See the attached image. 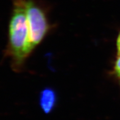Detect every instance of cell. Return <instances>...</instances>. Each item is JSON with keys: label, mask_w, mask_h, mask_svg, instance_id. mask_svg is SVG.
<instances>
[{"label": "cell", "mask_w": 120, "mask_h": 120, "mask_svg": "<svg viewBox=\"0 0 120 120\" xmlns=\"http://www.w3.org/2000/svg\"><path fill=\"white\" fill-rule=\"evenodd\" d=\"M56 92L51 88H45L40 93V105L45 113L48 114L53 110L56 105Z\"/></svg>", "instance_id": "cell-3"}, {"label": "cell", "mask_w": 120, "mask_h": 120, "mask_svg": "<svg viewBox=\"0 0 120 120\" xmlns=\"http://www.w3.org/2000/svg\"><path fill=\"white\" fill-rule=\"evenodd\" d=\"M115 71L119 77H120V54H118L115 65Z\"/></svg>", "instance_id": "cell-4"}, {"label": "cell", "mask_w": 120, "mask_h": 120, "mask_svg": "<svg viewBox=\"0 0 120 120\" xmlns=\"http://www.w3.org/2000/svg\"><path fill=\"white\" fill-rule=\"evenodd\" d=\"M117 48H118V54H120V34L117 40Z\"/></svg>", "instance_id": "cell-5"}, {"label": "cell", "mask_w": 120, "mask_h": 120, "mask_svg": "<svg viewBox=\"0 0 120 120\" xmlns=\"http://www.w3.org/2000/svg\"><path fill=\"white\" fill-rule=\"evenodd\" d=\"M9 44L15 63L20 65L33 49L30 37L26 1L16 0L9 24Z\"/></svg>", "instance_id": "cell-1"}, {"label": "cell", "mask_w": 120, "mask_h": 120, "mask_svg": "<svg viewBox=\"0 0 120 120\" xmlns=\"http://www.w3.org/2000/svg\"><path fill=\"white\" fill-rule=\"evenodd\" d=\"M26 16L29 26V37L33 48L40 43L48 29L45 14L31 0L26 1Z\"/></svg>", "instance_id": "cell-2"}]
</instances>
